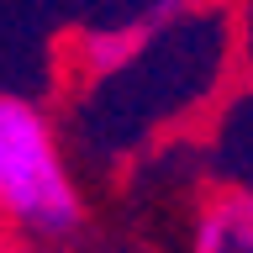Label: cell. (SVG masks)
<instances>
[{"instance_id":"cell-1","label":"cell","mask_w":253,"mask_h":253,"mask_svg":"<svg viewBox=\"0 0 253 253\" xmlns=\"http://www.w3.org/2000/svg\"><path fill=\"white\" fill-rule=\"evenodd\" d=\"M84 195L53 116L27 95H0V227L32 243L79 232Z\"/></svg>"},{"instance_id":"cell-2","label":"cell","mask_w":253,"mask_h":253,"mask_svg":"<svg viewBox=\"0 0 253 253\" xmlns=\"http://www.w3.org/2000/svg\"><path fill=\"white\" fill-rule=\"evenodd\" d=\"M206 174L216 190L253 195V79L221 95L206 116Z\"/></svg>"},{"instance_id":"cell-3","label":"cell","mask_w":253,"mask_h":253,"mask_svg":"<svg viewBox=\"0 0 253 253\" xmlns=\"http://www.w3.org/2000/svg\"><path fill=\"white\" fill-rule=\"evenodd\" d=\"M179 11H185V5H153V11L122 16V21H111V27H84L74 37V74H79V84H100V79H111L116 69H126Z\"/></svg>"},{"instance_id":"cell-4","label":"cell","mask_w":253,"mask_h":253,"mask_svg":"<svg viewBox=\"0 0 253 253\" xmlns=\"http://www.w3.org/2000/svg\"><path fill=\"white\" fill-rule=\"evenodd\" d=\"M190 253H253V195L211 190L190 227Z\"/></svg>"},{"instance_id":"cell-5","label":"cell","mask_w":253,"mask_h":253,"mask_svg":"<svg viewBox=\"0 0 253 253\" xmlns=\"http://www.w3.org/2000/svg\"><path fill=\"white\" fill-rule=\"evenodd\" d=\"M5 253H42V248H16V243H11V248H5Z\"/></svg>"},{"instance_id":"cell-6","label":"cell","mask_w":253,"mask_h":253,"mask_svg":"<svg viewBox=\"0 0 253 253\" xmlns=\"http://www.w3.org/2000/svg\"><path fill=\"white\" fill-rule=\"evenodd\" d=\"M5 248H11V243H5V227H0V253H5Z\"/></svg>"}]
</instances>
